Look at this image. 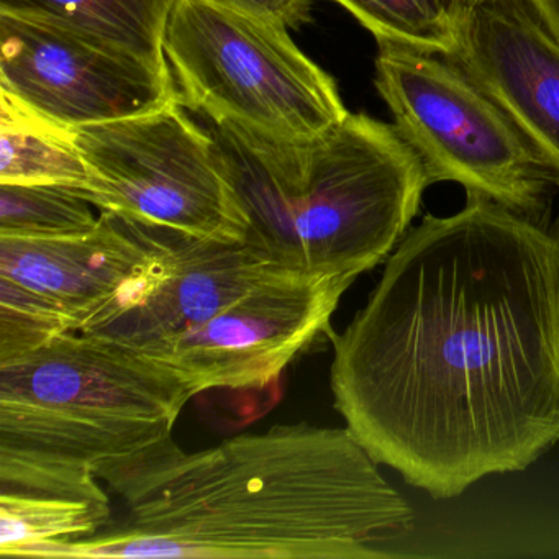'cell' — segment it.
<instances>
[{"label": "cell", "mask_w": 559, "mask_h": 559, "mask_svg": "<svg viewBox=\"0 0 559 559\" xmlns=\"http://www.w3.org/2000/svg\"><path fill=\"white\" fill-rule=\"evenodd\" d=\"M376 41L454 57L474 0H333Z\"/></svg>", "instance_id": "16"}, {"label": "cell", "mask_w": 559, "mask_h": 559, "mask_svg": "<svg viewBox=\"0 0 559 559\" xmlns=\"http://www.w3.org/2000/svg\"><path fill=\"white\" fill-rule=\"evenodd\" d=\"M159 228L100 212L86 234L57 238L0 237V277L57 304L87 332L135 306L165 271Z\"/></svg>", "instance_id": "10"}, {"label": "cell", "mask_w": 559, "mask_h": 559, "mask_svg": "<svg viewBox=\"0 0 559 559\" xmlns=\"http://www.w3.org/2000/svg\"><path fill=\"white\" fill-rule=\"evenodd\" d=\"M355 281L283 271L204 325L140 352L175 369L195 395L266 388L317 336L332 332L333 313Z\"/></svg>", "instance_id": "9"}, {"label": "cell", "mask_w": 559, "mask_h": 559, "mask_svg": "<svg viewBox=\"0 0 559 559\" xmlns=\"http://www.w3.org/2000/svg\"><path fill=\"white\" fill-rule=\"evenodd\" d=\"M376 90L428 182H456L530 217L549 214L548 165L502 107L448 57L378 41Z\"/></svg>", "instance_id": "6"}, {"label": "cell", "mask_w": 559, "mask_h": 559, "mask_svg": "<svg viewBox=\"0 0 559 559\" xmlns=\"http://www.w3.org/2000/svg\"><path fill=\"white\" fill-rule=\"evenodd\" d=\"M0 90L71 129L178 100L171 68L61 22L12 12H0Z\"/></svg>", "instance_id": "8"}, {"label": "cell", "mask_w": 559, "mask_h": 559, "mask_svg": "<svg viewBox=\"0 0 559 559\" xmlns=\"http://www.w3.org/2000/svg\"><path fill=\"white\" fill-rule=\"evenodd\" d=\"M466 195L411 228L365 307L329 333L346 428L433 499L559 443V217Z\"/></svg>", "instance_id": "1"}, {"label": "cell", "mask_w": 559, "mask_h": 559, "mask_svg": "<svg viewBox=\"0 0 559 559\" xmlns=\"http://www.w3.org/2000/svg\"><path fill=\"white\" fill-rule=\"evenodd\" d=\"M165 55L181 106L211 122L306 142L349 114L335 80L286 27L209 0H175Z\"/></svg>", "instance_id": "5"}, {"label": "cell", "mask_w": 559, "mask_h": 559, "mask_svg": "<svg viewBox=\"0 0 559 559\" xmlns=\"http://www.w3.org/2000/svg\"><path fill=\"white\" fill-rule=\"evenodd\" d=\"M110 523V503L0 493V555L34 559L45 546L93 538Z\"/></svg>", "instance_id": "15"}, {"label": "cell", "mask_w": 559, "mask_h": 559, "mask_svg": "<svg viewBox=\"0 0 559 559\" xmlns=\"http://www.w3.org/2000/svg\"><path fill=\"white\" fill-rule=\"evenodd\" d=\"M0 182L58 185L83 192L86 163L71 127L41 116L0 90Z\"/></svg>", "instance_id": "13"}, {"label": "cell", "mask_w": 559, "mask_h": 559, "mask_svg": "<svg viewBox=\"0 0 559 559\" xmlns=\"http://www.w3.org/2000/svg\"><path fill=\"white\" fill-rule=\"evenodd\" d=\"M212 4L241 12L271 24L299 31L312 22V9L319 0H209Z\"/></svg>", "instance_id": "19"}, {"label": "cell", "mask_w": 559, "mask_h": 559, "mask_svg": "<svg viewBox=\"0 0 559 559\" xmlns=\"http://www.w3.org/2000/svg\"><path fill=\"white\" fill-rule=\"evenodd\" d=\"M263 152L286 198L283 258L304 273L358 280L388 261L430 186L397 127L366 114Z\"/></svg>", "instance_id": "4"}, {"label": "cell", "mask_w": 559, "mask_h": 559, "mask_svg": "<svg viewBox=\"0 0 559 559\" xmlns=\"http://www.w3.org/2000/svg\"><path fill=\"white\" fill-rule=\"evenodd\" d=\"M523 2L559 40V0H523Z\"/></svg>", "instance_id": "20"}, {"label": "cell", "mask_w": 559, "mask_h": 559, "mask_svg": "<svg viewBox=\"0 0 559 559\" xmlns=\"http://www.w3.org/2000/svg\"><path fill=\"white\" fill-rule=\"evenodd\" d=\"M194 395L159 359L87 332L0 365V493L110 503L100 477L171 440Z\"/></svg>", "instance_id": "3"}, {"label": "cell", "mask_w": 559, "mask_h": 559, "mask_svg": "<svg viewBox=\"0 0 559 559\" xmlns=\"http://www.w3.org/2000/svg\"><path fill=\"white\" fill-rule=\"evenodd\" d=\"M175 0H0V12L61 22L169 70L166 27Z\"/></svg>", "instance_id": "14"}, {"label": "cell", "mask_w": 559, "mask_h": 559, "mask_svg": "<svg viewBox=\"0 0 559 559\" xmlns=\"http://www.w3.org/2000/svg\"><path fill=\"white\" fill-rule=\"evenodd\" d=\"M73 130L90 173L81 194L100 212L202 240H250V215L214 136L179 100Z\"/></svg>", "instance_id": "7"}, {"label": "cell", "mask_w": 559, "mask_h": 559, "mask_svg": "<svg viewBox=\"0 0 559 559\" xmlns=\"http://www.w3.org/2000/svg\"><path fill=\"white\" fill-rule=\"evenodd\" d=\"M348 428L277 425L186 453L166 441L103 479L122 520L34 559H379L414 510Z\"/></svg>", "instance_id": "2"}, {"label": "cell", "mask_w": 559, "mask_h": 559, "mask_svg": "<svg viewBox=\"0 0 559 559\" xmlns=\"http://www.w3.org/2000/svg\"><path fill=\"white\" fill-rule=\"evenodd\" d=\"M74 332L70 317L41 294L0 277V365Z\"/></svg>", "instance_id": "18"}, {"label": "cell", "mask_w": 559, "mask_h": 559, "mask_svg": "<svg viewBox=\"0 0 559 559\" xmlns=\"http://www.w3.org/2000/svg\"><path fill=\"white\" fill-rule=\"evenodd\" d=\"M78 189L0 182V237L57 238L86 234L99 222Z\"/></svg>", "instance_id": "17"}, {"label": "cell", "mask_w": 559, "mask_h": 559, "mask_svg": "<svg viewBox=\"0 0 559 559\" xmlns=\"http://www.w3.org/2000/svg\"><path fill=\"white\" fill-rule=\"evenodd\" d=\"M456 61L519 127L559 188V40L523 0H474Z\"/></svg>", "instance_id": "11"}, {"label": "cell", "mask_w": 559, "mask_h": 559, "mask_svg": "<svg viewBox=\"0 0 559 559\" xmlns=\"http://www.w3.org/2000/svg\"><path fill=\"white\" fill-rule=\"evenodd\" d=\"M162 231L166 260L159 280L135 306L87 333L146 348L204 325L261 281L293 270L251 238L215 241Z\"/></svg>", "instance_id": "12"}]
</instances>
